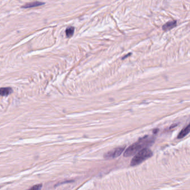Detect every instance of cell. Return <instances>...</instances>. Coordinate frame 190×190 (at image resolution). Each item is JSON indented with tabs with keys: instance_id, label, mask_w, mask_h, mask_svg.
Wrapping results in <instances>:
<instances>
[{
	"instance_id": "6da1fadb",
	"label": "cell",
	"mask_w": 190,
	"mask_h": 190,
	"mask_svg": "<svg viewBox=\"0 0 190 190\" xmlns=\"http://www.w3.org/2000/svg\"><path fill=\"white\" fill-rule=\"evenodd\" d=\"M153 142L154 139L152 137L145 136L127 148L124 153V157H129L135 155L140 150L145 148H148V147L151 146Z\"/></svg>"
},
{
	"instance_id": "7a4b0ae2",
	"label": "cell",
	"mask_w": 190,
	"mask_h": 190,
	"mask_svg": "<svg viewBox=\"0 0 190 190\" xmlns=\"http://www.w3.org/2000/svg\"><path fill=\"white\" fill-rule=\"evenodd\" d=\"M152 156V152L148 148H145L135 154L131 161L132 166H136L141 164Z\"/></svg>"
},
{
	"instance_id": "3957f363",
	"label": "cell",
	"mask_w": 190,
	"mask_h": 190,
	"mask_svg": "<svg viewBox=\"0 0 190 190\" xmlns=\"http://www.w3.org/2000/svg\"><path fill=\"white\" fill-rule=\"evenodd\" d=\"M124 150H125V147L116 148L114 150L106 153L105 155V158L107 159L117 158L122 154V153L124 151Z\"/></svg>"
},
{
	"instance_id": "277c9868",
	"label": "cell",
	"mask_w": 190,
	"mask_h": 190,
	"mask_svg": "<svg viewBox=\"0 0 190 190\" xmlns=\"http://www.w3.org/2000/svg\"><path fill=\"white\" fill-rule=\"evenodd\" d=\"M45 3L40 1H34L31 2H29L27 3H26L24 6H22V8L23 9H30V8H34L36 7L40 6H42L44 5Z\"/></svg>"
},
{
	"instance_id": "5b68a950",
	"label": "cell",
	"mask_w": 190,
	"mask_h": 190,
	"mask_svg": "<svg viewBox=\"0 0 190 190\" xmlns=\"http://www.w3.org/2000/svg\"><path fill=\"white\" fill-rule=\"evenodd\" d=\"M190 132V123L186 126L183 129L181 130L179 133L178 135V139L183 138L186 136H187Z\"/></svg>"
},
{
	"instance_id": "8992f818",
	"label": "cell",
	"mask_w": 190,
	"mask_h": 190,
	"mask_svg": "<svg viewBox=\"0 0 190 190\" xmlns=\"http://www.w3.org/2000/svg\"><path fill=\"white\" fill-rule=\"evenodd\" d=\"M13 92V90L10 87L1 88H0V95L6 97L11 94Z\"/></svg>"
},
{
	"instance_id": "52a82bcc",
	"label": "cell",
	"mask_w": 190,
	"mask_h": 190,
	"mask_svg": "<svg viewBox=\"0 0 190 190\" xmlns=\"http://www.w3.org/2000/svg\"><path fill=\"white\" fill-rule=\"evenodd\" d=\"M176 25H177V23H176V21H169L162 26V28L165 31L169 30H171V29L173 28L174 27H175L176 26Z\"/></svg>"
},
{
	"instance_id": "ba28073f",
	"label": "cell",
	"mask_w": 190,
	"mask_h": 190,
	"mask_svg": "<svg viewBox=\"0 0 190 190\" xmlns=\"http://www.w3.org/2000/svg\"><path fill=\"white\" fill-rule=\"evenodd\" d=\"M66 35L67 38L71 37L75 32V27L73 26H69L66 30Z\"/></svg>"
},
{
	"instance_id": "9c48e42d",
	"label": "cell",
	"mask_w": 190,
	"mask_h": 190,
	"mask_svg": "<svg viewBox=\"0 0 190 190\" xmlns=\"http://www.w3.org/2000/svg\"><path fill=\"white\" fill-rule=\"evenodd\" d=\"M41 187H42V185H36L31 187L30 189L34 190H39L41 189Z\"/></svg>"
},
{
	"instance_id": "30bf717a",
	"label": "cell",
	"mask_w": 190,
	"mask_h": 190,
	"mask_svg": "<svg viewBox=\"0 0 190 190\" xmlns=\"http://www.w3.org/2000/svg\"><path fill=\"white\" fill-rule=\"evenodd\" d=\"M131 55V53H129V54H128L127 55H126L124 57H123V58H122V59H125L126 58H127V57H128V56H130V55Z\"/></svg>"
}]
</instances>
